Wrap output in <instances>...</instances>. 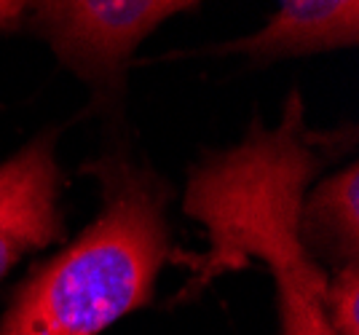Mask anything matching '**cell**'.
Instances as JSON below:
<instances>
[{
  "label": "cell",
  "instance_id": "4",
  "mask_svg": "<svg viewBox=\"0 0 359 335\" xmlns=\"http://www.w3.org/2000/svg\"><path fill=\"white\" fill-rule=\"evenodd\" d=\"M54 135H38L0 164V279L62 231Z\"/></svg>",
  "mask_w": 359,
  "mask_h": 335
},
{
  "label": "cell",
  "instance_id": "6",
  "mask_svg": "<svg viewBox=\"0 0 359 335\" xmlns=\"http://www.w3.org/2000/svg\"><path fill=\"white\" fill-rule=\"evenodd\" d=\"M300 244L319 258L338 266L359 263V167L330 175L303 196L300 204Z\"/></svg>",
  "mask_w": 359,
  "mask_h": 335
},
{
  "label": "cell",
  "instance_id": "5",
  "mask_svg": "<svg viewBox=\"0 0 359 335\" xmlns=\"http://www.w3.org/2000/svg\"><path fill=\"white\" fill-rule=\"evenodd\" d=\"M359 41L357 0H285L260 30L225 43L220 51L239 54L257 64L309 57Z\"/></svg>",
  "mask_w": 359,
  "mask_h": 335
},
{
  "label": "cell",
  "instance_id": "8",
  "mask_svg": "<svg viewBox=\"0 0 359 335\" xmlns=\"http://www.w3.org/2000/svg\"><path fill=\"white\" fill-rule=\"evenodd\" d=\"M25 3H16V0H0V32L14 27L16 19L25 14Z\"/></svg>",
  "mask_w": 359,
  "mask_h": 335
},
{
  "label": "cell",
  "instance_id": "7",
  "mask_svg": "<svg viewBox=\"0 0 359 335\" xmlns=\"http://www.w3.org/2000/svg\"><path fill=\"white\" fill-rule=\"evenodd\" d=\"M325 311L335 335H359V263L338 266L327 279Z\"/></svg>",
  "mask_w": 359,
  "mask_h": 335
},
{
  "label": "cell",
  "instance_id": "3",
  "mask_svg": "<svg viewBox=\"0 0 359 335\" xmlns=\"http://www.w3.org/2000/svg\"><path fill=\"white\" fill-rule=\"evenodd\" d=\"M191 8L188 0H46L35 3L32 25L70 70L113 86L142 41Z\"/></svg>",
  "mask_w": 359,
  "mask_h": 335
},
{
  "label": "cell",
  "instance_id": "1",
  "mask_svg": "<svg viewBox=\"0 0 359 335\" xmlns=\"http://www.w3.org/2000/svg\"><path fill=\"white\" fill-rule=\"evenodd\" d=\"M319 169L300 94L287 100L276 129L255 121L236 148L201 161L191 172L182 212L204 226L210 249L196 260L188 292L263 260L276 282L282 335H335L325 311L327 276L300 244V204Z\"/></svg>",
  "mask_w": 359,
  "mask_h": 335
},
{
  "label": "cell",
  "instance_id": "2",
  "mask_svg": "<svg viewBox=\"0 0 359 335\" xmlns=\"http://www.w3.org/2000/svg\"><path fill=\"white\" fill-rule=\"evenodd\" d=\"M102 207L16 292L0 335H100L153 298L169 258L166 185L145 167L102 158Z\"/></svg>",
  "mask_w": 359,
  "mask_h": 335
}]
</instances>
